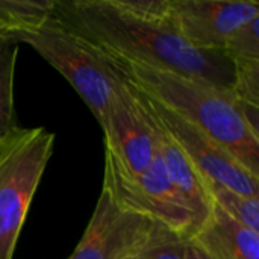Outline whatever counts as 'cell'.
<instances>
[{
  "instance_id": "7a4b0ae2",
  "label": "cell",
  "mask_w": 259,
  "mask_h": 259,
  "mask_svg": "<svg viewBox=\"0 0 259 259\" xmlns=\"http://www.w3.org/2000/svg\"><path fill=\"white\" fill-rule=\"evenodd\" d=\"M120 65L138 90L206 134L259 178V137L246 124L234 94L168 71L138 64Z\"/></svg>"
},
{
  "instance_id": "7c38bea8",
  "label": "cell",
  "mask_w": 259,
  "mask_h": 259,
  "mask_svg": "<svg viewBox=\"0 0 259 259\" xmlns=\"http://www.w3.org/2000/svg\"><path fill=\"white\" fill-rule=\"evenodd\" d=\"M18 46L11 35L0 38V141L18 127L14 109V76Z\"/></svg>"
},
{
  "instance_id": "52a82bcc",
  "label": "cell",
  "mask_w": 259,
  "mask_h": 259,
  "mask_svg": "<svg viewBox=\"0 0 259 259\" xmlns=\"http://www.w3.org/2000/svg\"><path fill=\"white\" fill-rule=\"evenodd\" d=\"M153 117L182 149L205 184L217 182L249 197H259V178L247 171L234 156L206 134L138 90Z\"/></svg>"
},
{
  "instance_id": "ac0fdd59",
  "label": "cell",
  "mask_w": 259,
  "mask_h": 259,
  "mask_svg": "<svg viewBox=\"0 0 259 259\" xmlns=\"http://www.w3.org/2000/svg\"><path fill=\"white\" fill-rule=\"evenodd\" d=\"M187 259H211L193 240L187 241Z\"/></svg>"
},
{
  "instance_id": "9a60e30c",
  "label": "cell",
  "mask_w": 259,
  "mask_h": 259,
  "mask_svg": "<svg viewBox=\"0 0 259 259\" xmlns=\"http://www.w3.org/2000/svg\"><path fill=\"white\" fill-rule=\"evenodd\" d=\"M222 52L232 65L259 61V18L237 30L228 39Z\"/></svg>"
},
{
  "instance_id": "d6986e66",
  "label": "cell",
  "mask_w": 259,
  "mask_h": 259,
  "mask_svg": "<svg viewBox=\"0 0 259 259\" xmlns=\"http://www.w3.org/2000/svg\"><path fill=\"white\" fill-rule=\"evenodd\" d=\"M6 35H9V32H8L3 26H0V38H2V36H6Z\"/></svg>"
},
{
  "instance_id": "6da1fadb",
  "label": "cell",
  "mask_w": 259,
  "mask_h": 259,
  "mask_svg": "<svg viewBox=\"0 0 259 259\" xmlns=\"http://www.w3.org/2000/svg\"><path fill=\"white\" fill-rule=\"evenodd\" d=\"M55 15L120 62L168 71L232 94V62L223 52L190 46L173 29L170 18L131 15L112 0H55Z\"/></svg>"
},
{
  "instance_id": "5bb4252c",
  "label": "cell",
  "mask_w": 259,
  "mask_h": 259,
  "mask_svg": "<svg viewBox=\"0 0 259 259\" xmlns=\"http://www.w3.org/2000/svg\"><path fill=\"white\" fill-rule=\"evenodd\" d=\"M205 185L212 205L246 228L259 232V197L244 196L217 182H208Z\"/></svg>"
},
{
  "instance_id": "4fadbf2b",
  "label": "cell",
  "mask_w": 259,
  "mask_h": 259,
  "mask_svg": "<svg viewBox=\"0 0 259 259\" xmlns=\"http://www.w3.org/2000/svg\"><path fill=\"white\" fill-rule=\"evenodd\" d=\"M53 12L55 0H0V26L14 33L42 23Z\"/></svg>"
},
{
  "instance_id": "277c9868",
  "label": "cell",
  "mask_w": 259,
  "mask_h": 259,
  "mask_svg": "<svg viewBox=\"0 0 259 259\" xmlns=\"http://www.w3.org/2000/svg\"><path fill=\"white\" fill-rule=\"evenodd\" d=\"M53 144L55 134L46 127L21 126L0 141V259H14Z\"/></svg>"
},
{
  "instance_id": "5b68a950",
  "label": "cell",
  "mask_w": 259,
  "mask_h": 259,
  "mask_svg": "<svg viewBox=\"0 0 259 259\" xmlns=\"http://www.w3.org/2000/svg\"><path fill=\"white\" fill-rule=\"evenodd\" d=\"M103 190L121 208L161 223L187 241L202 226L188 200L168 178L156 150L152 164L135 178L124 175L105 156Z\"/></svg>"
},
{
  "instance_id": "e0dca14e",
  "label": "cell",
  "mask_w": 259,
  "mask_h": 259,
  "mask_svg": "<svg viewBox=\"0 0 259 259\" xmlns=\"http://www.w3.org/2000/svg\"><path fill=\"white\" fill-rule=\"evenodd\" d=\"M126 259H187V240L171 235L149 244Z\"/></svg>"
},
{
  "instance_id": "8fae6325",
  "label": "cell",
  "mask_w": 259,
  "mask_h": 259,
  "mask_svg": "<svg viewBox=\"0 0 259 259\" xmlns=\"http://www.w3.org/2000/svg\"><path fill=\"white\" fill-rule=\"evenodd\" d=\"M191 240L211 259H259V232L238 223L215 205Z\"/></svg>"
},
{
  "instance_id": "2e32d148",
  "label": "cell",
  "mask_w": 259,
  "mask_h": 259,
  "mask_svg": "<svg viewBox=\"0 0 259 259\" xmlns=\"http://www.w3.org/2000/svg\"><path fill=\"white\" fill-rule=\"evenodd\" d=\"M235 82L232 94L237 100L259 106V61L234 65Z\"/></svg>"
},
{
  "instance_id": "ba28073f",
  "label": "cell",
  "mask_w": 259,
  "mask_h": 259,
  "mask_svg": "<svg viewBox=\"0 0 259 259\" xmlns=\"http://www.w3.org/2000/svg\"><path fill=\"white\" fill-rule=\"evenodd\" d=\"M259 18L256 0H170V23L190 46L222 52L228 39Z\"/></svg>"
},
{
  "instance_id": "30bf717a",
  "label": "cell",
  "mask_w": 259,
  "mask_h": 259,
  "mask_svg": "<svg viewBox=\"0 0 259 259\" xmlns=\"http://www.w3.org/2000/svg\"><path fill=\"white\" fill-rule=\"evenodd\" d=\"M129 83H131L132 93H134L135 99L138 100V103L147 118V123L152 129L155 150L158 152L168 178L171 179L175 187L182 193V196L188 200V203L191 205L200 225H203L212 209V202H211V197H209V193L206 190L203 179L194 170V167L191 165V162L188 161V158L185 156L182 149L178 146V143L170 137V134L161 126V123L149 111L138 88L131 80H129Z\"/></svg>"
},
{
  "instance_id": "3957f363",
  "label": "cell",
  "mask_w": 259,
  "mask_h": 259,
  "mask_svg": "<svg viewBox=\"0 0 259 259\" xmlns=\"http://www.w3.org/2000/svg\"><path fill=\"white\" fill-rule=\"evenodd\" d=\"M18 44L30 46L56 68L91 109L100 127L118 85L126 79L118 61L64 24L53 12L42 23L9 33Z\"/></svg>"
},
{
  "instance_id": "8992f818",
  "label": "cell",
  "mask_w": 259,
  "mask_h": 259,
  "mask_svg": "<svg viewBox=\"0 0 259 259\" xmlns=\"http://www.w3.org/2000/svg\"><path fill=\"white\" fill-rule=\"evenodd\" d=\"M173 234L161 223L121 208L102 188L90 223L68 259H126Z\"/></svg>"
},
{
  "instance_id": "9c48e42d",
  "label": "cell",
  "mask_w": 259,
  "mask_h": 259,
  "mask_svg": "<svg viewBox=\"0 0 259 259\" xmlns=\"http://www.w3.org/2000/svg\"><path fill=\"white\" fill-rule=\"evenodd\" d=\"M102 131L106 143L105 156L124 175L140 176L152 164L155 156L152 129L132 93L127 76L111 97Z\"/></svg>"
}]
</instances>
